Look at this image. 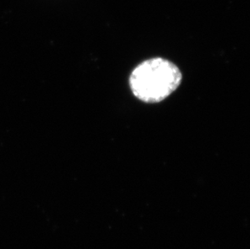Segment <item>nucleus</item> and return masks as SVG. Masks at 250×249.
<instances>
[{
	"label": "nucleus",
	"mask_w": 250,
	"mask_h": 249,
	"mask_svg": "<svg viewBox=\"0 0 250 249\" xmlns=\"http://www.w3.org/2000/svg\"><path fill=\"white\" fill-rule=\"evenodd\" d=\"M178 66L156 57L139 63L130 74L129 84L133 94L145 103H159L169 97L182 83Z\"/></svg>",
	"instance_id": "nucleus-1"
}]
</instances>
